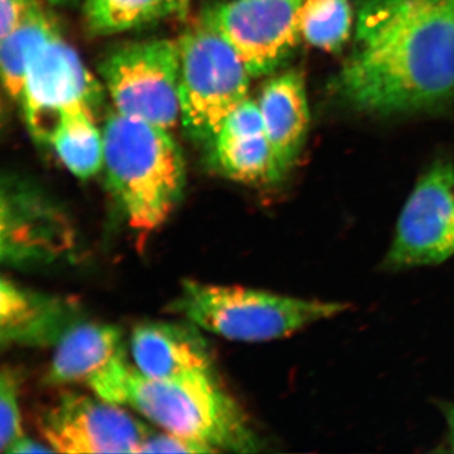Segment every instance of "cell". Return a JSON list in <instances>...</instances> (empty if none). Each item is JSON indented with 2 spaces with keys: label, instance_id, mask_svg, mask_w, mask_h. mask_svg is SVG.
Returning a JSON list of instances; mask_svg holds the SVG:
<instances>
[{
  "label": "cell",
  "instance_id": "24",
  "mask_svg": "<svg viewBox=\"0 0 454 454\" xmlns=\"http://www.w3.org/2000/svg\"><path fill=\"white\" fill-rule=\"evenodd\" d=\"M53 452L52 448L44 446L40 442L33 441L31 438H27L26 435L20 438L14 446L8 450L11 454H23V453H50Z\"/></svg>",
  "mask_w": 454,
  "mask_h": 454
},
{
  "label": "cell",
  "instance_id": "9",
  "mask_svg": "<svg viewBox=\"0 0 454 454\" xmlns=\"http://www.w3.org/2000/svg\"><path fill=\"white\" fill-rule=\"evenodd\" d=\"M38 426L59 453H140L152 430L121 405L76 393L59 397Z\"/></svg>",
  "mask_w": 454,
  "mask_h": 454
},
{
  "label": "cell",
  "instance_id": "8",
  "mask_svg": "<svg viewBox=\"0 0 454 454\" xmlns=\"http://www.w3.org/2000/svg\"><path fill=\"white\" fill-rule=\"evenodd\" d=\"M20 101L32 136L50 143L65 113L79 109L95 112L100 86L79 55L56 32L32 56Z\"/></svg>",
  "mask_w": 454,
  "mask_h": 454
},
{
  "label": "cell",
  "instance_id": "2",
  "mask_svg": "<svg viewBox=\"0 0 454 454\" xmlns=\"http://www.w3.org/2000/svg\"><path fill=\"white\" fill-rule=\"evenodd\" d=\"M86 385L101 399L130 406L163 430L193 439L216 452L264 450V442L249 418L214 372L148 378L124 354Z\"/></svg>",
  "mask_w": 454,
  "mask_h": 454
},
{
  "label": "cell",
  "instance_id": "17",
  "mask_svg": "<svg viewBox=\"0 0 454 454\" xmlns=\"http://www.w3.org/2000/svg\"><path fill=\"white\" fill-rule=\"evenodd\" d=\"M59 160L80 179L94 177L104 168V137L91 109L65 113L51 137Z\"/></svg>",
  "mask_w": 454,
  "mask_h": 454
},
{
  "label": "cell",
  "instance_id": "4",
  "mask_svg": "<svg viewBox=\"0 0 454 454\" xmlns=\"http://www.w3.org/2000/svg\"><path fill=\"white\" fill-rule=\"evenodd\" d=\"M170 309L196 327L223 339L267 342L342 315L349 304L191 280L182 284Z\"/></svg>",
  "mask_w": 454,
  "mask_h": 454
},
{
  "label": "cell",
  "instance_id": "14",
  "mask_svg": "<svg viewBox=\"0 0 454 454\" xmlns=\"http://www.w3.org/2000/svg\"><path fill=\"white\" fill-rule=\"evenodd\" d=\"M130 349L134 366L148 378L214 372L210 348L192 325L145 322L134 328Z\"/></svg>",
  "mask_w": 454,
  "mask_h": 454
},
{
  "label": "cell",
  "instance_id": "5",
  "mask_svg": "<svg viewBox=\"0 0 454 454\" xmlns=\"http://www.w3.org/2000/svg\"><path fill=\"white\" fill-rule=\"evenodd\" d=\"M178 44L182 122L195 138L214 140L227 116L247 100L252 74L205 18Z\"/></svg>",
  "mask_w": 454,
  "mask_h": 454
},
{
  "label": "cell",
  "instance_id": "6",
  "mask_svg": "<svg viewBox=\"0 0 454 454\" xmlns=\"http://www.w3.org/2000/svg\"><path fill=\"white\" fill-rule=\"evenodd\" d=\"M178 41L151 40L110 53L100 66L115 112L169 130L181 118Z\"/></svg>",
  "mask_w": 454,
  "mask_h": 454
},
{
  "label": "cell",
  "instance_id": "18",
  "mask_svg": "<svg viewBox=\"0 0 454 454\" xmlns=\"http://www.w3.org/2000/svg\"><path fill=\"white\" fill-rule=\"evenodd\" d=\"M56 32L50 18L35 3L25 20L5 37L0 38L3 83L9 97L20 100L32 56Z\"/></svg>",
  "mask_w": 454,
  "mask_h": 454
},
{
  "label": "cell",
  "instance_id": "19",
  "mask_svg": "<svg viewBox=\"0 0 454 454\" xmlns=\"http://www.w3.org/2000/svg\"><path fill=\"white\" fill-rule=\"evenodd\" d=\"M188 0H86L89 28L98 35H115L152 25L186 11Z\"/></svg>",
  "mask_w": 454,
  "mask_h": 454
},
{
  "label": "cell",
  "instance_id": "21",
  "mask_svg": "<svg viewBox=\"0 0 454 454\" xmlns=\"http://www.w3.org/2000/svg\"><path fill=\"white\" fill-rule=\"evenodd\" d=\"M20 373L4 366L0 375V450H8L25 437L20 409Z\"/></svg>",
  "mask_w": 454,
  "mask_h": 454
},
{
  "label": "cell",
  "instance_id": "7",
  "mask_svg": "<svg viewBox=\"0 0 454 454\" xmlns=\"http://www.w3.org/2000/svg\"><path fill=\"white\" fill-rule=\"evenodd\" d=\"M453 256L454 164L439 162L424 173L406 200L382 269L432 267Z\"/></svg>",
  "mask_w": 454,
  "mask_h": 454
},
{
  "label": "cell",
  "instance_id": "26",
  "mask_svg": "<svg viewBox=\"0 0 454 454\" xmlns=\"http://www.w3.org/2000/svg\"><path fill=\"white\" fill-rule=\"evenodd\" d=\"M49 2L56 5H66L70 4V3H74V0H49Z\"/></svg>",
  "mask_w": 454,
  "mask_h": 454
},
{
  "label": "cell",
  "instance_id": "11",
  "mask_svg": "<svg viewBox=\"0 0 454 454\" xmlns=\"http://www.w3.org/2000/svg\"><path fill=\"white\" fill-rule=\"evenodd\" d=\"M0 210L3 264H50L64 259L74 249L76 234L73 223L35 191L20 184H3Z\"/></svg>",
  "mask_w": 454,
  "mask_h": 454
},
{
  "label": "cell",
  "instance_id": "20",
  "mask_svg": "<svg viewBox=\"0 0 454 454\" xmlns=\"http://www.w3.org/2000/svg\"><path fill=\"white\" fill-rule=\"evenodd\" d=\"M352 14L348 0H304L301 33L319 49L340 51L351 32Z\"/></svg>",
  "mask_w": 454,
  "mask_h": 454
},
{
  "label": "cell",
  "instance_id": "23",
  "mask_svg": "<svg viewBox=\"0 0 454 454\" xmlns=\"http://www.w3.org/2000/svg\"><path fill=\"white\" fill-rule=\"evenodd\" d=\"M35 0H2L0 7V38L5 37L31 11Z\"/></svg>",
  "mask_w": 454,
  "mask_h": 454
},
{
  "label": "cell",
  "instance_id": "10",
  "mask_svg": "<svg viewBox=\"0 0 454 454\" xmlns=\"http://www.w3.org/2000/svg\"><path fill=\"white\" fill-rule=\"evenodd\" d=\"M304 0H230L205 14L252 76L276 70L297 46Z\"/></svg>",
  "mask_w": 454,
  "mask_h": 454
},
{
  "label": "cell",
  "instance_id": "16",
  "mask_svg": "<svg viewBox=\"0 0 454 454\" xmlns=\"http://www.w3.org/2000/svg\"><path fill=\"white\" fill-rule=\"evenodd\" d=\"M258 103L265 133L286 176L297 160L309 130V110L303 79L297 73L280 74L265 85Z\"/></svg>",
  "mask_w": 454,
  "mask_h": 454
},
{
  "label": "cell",
  "instance_id": "3",
  "mask_svg": "<svg viewBox=\"0 0 454 454\" xmlns=\"http://www.w3.org/2000/svg\"><path fill=\"white\" fill-rule=\"evenodd\" d=\"M107 186L145 241L168 220L186 184L184 154L168 130L114 112L103 129Z\"/></svg>",
  "mask_w": 454,
  "mask_h": 454
},
{
  "label": "cell",
  "instance_id": "15",
  "mask_svg": "<svg viewBox=\"0 0 454 454\" xmlns=\"http://www.w3.org/2000/svg\"><path fill=\"white\" fill-rule=\"evenodd\" d=\"M122 333L116 325L82 322L71 325L56 343L47 384H88L114 360L124 355Z\"/></svg>",
  "mask_w": 454,
  "mask_h": 454
},
{
  "label": "cell",
  "instance_id": "22",
  "mask_svg": "<svg viewBox=\"0 0 454 454\" xmlns=\"http://www.w3.org/2000/svg\"><path fill=\"white\" fill-rule=\"evenodd\" d=\"M140 453H217L214 448L175 433L151 430Z\"/></svg>",
  "mask_w": 454,
  "mask_h": 454
},
{
  "label": "cell",
  "instance_id": "12",
  "mask_svg": "<svg viewBox=\"0 0 454 454\" xmlns=\"http://www.w3.org/2000/svg\"><path fill=\"white\" fill-rule=\"evenodd\" d=\"M212 162L221 175L241 184H270L284 177L258 101L247 98L227 116L212 140Z\"/></svg>",
  "mask_w": 454,
  "mask_h": 454
},
{
  "label": "cell",
  "instance_id": "13",
  "mask_svg": "<svg viewBox=\"0 0 454 454\" xmlns=\"http://www.w3.org/2000/svg\"><path fill=\"white\" fill-rule=\"evenodd\" d=\"M80 321L74 301L33 292L13 280H0V342L3 346L55 345Z\"/></svg>",
  "mask_w": 454,
  "mask_h": 454
},
{
  "label": "cell",
  "instance_id": "1",
  "mask_svg": "<svg viewBox=\"0 0 454 454\" xmlns=\"http://www.w3.org/2000/svg\"><path fill=\"white\" fill-rule=\"evenodd\" d=\"M346 101L387 115L454 94V0H364L337 79Z\"/></svg>",
  "mask_w": 454,
  "mask_h": 454
},
{
  "label": "cell",
  "instance_id": "25",
  "mask_svg": "<svg viewBox=\"0 0 454 454\" xmlns=\"http://www.w3.org/2000/svg\"><path fill=\"white\" fill-rule=\"evenodd\" d=\"M442 413L447 423V444L454 452V404H442Z\"/></svg>",
  "mask_w": 454,
  "mask_h": 454
}]
</instances>
